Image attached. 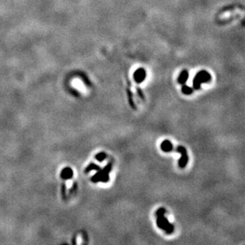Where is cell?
Listing matches in <instances>:
<instances>
[{
    "label": "cell",
    "mask_w": 245,
    "mask_h": 245,
    "mask_svg": "<svg viewBox=\"0 0 245 245\" xmlns=\"http://www.w3.org/2000/svg\"><path fill=\"white\" fill-rule=\"evenodd\" d=\"M176 152L181 154V157H180V159H179V167H180V168H184V167L186 166V164H187L189 160L188 154H187L186 149L183 146H179V147L177 148Z\"/></svg>",
    "instance_id": "cell-4"
},
{
    "label": "cell",
    "mask_w": 245,
    "mask_h": 245,
    "mask_svg": "<svg viewBox=\"0 0 245 245\" xmlns=\"http://www.w3.org/2000/svg\"><path fill=\"white\" fill-rule=\"evenodd\" d=\"M189 78V73L186 70H183L182 71L180 75H179V78H178V82L180 84H184L186 83L187 79Z\"/></svg>",
    "instance_id": "cell-7"
},
{
    "label": "cell",
    "mask_w": 245,
    "mask_h": 245,
    "mask_svg": "<svg viewBox=\"0 0 245 245\" xmlns=\"http://www.w3.org/2000/svg\"><path fill=\"white\" fill-rule=\"evenodd\" d=\"M128 92V97H129V103L130 106L133 109H136V106H135V104L133 103V100H132V92L130 91V90L128 89L127 90Z\"/></svg>",
    "instance_id": "cell-12"
},
{
    "label": "cell",
    "mask_w": 245,
    "mask_h": 245,
    "mask_svg": "<svg viewBox=\"0 0 245 245\" xmlns=\"http://www.w3.org/2000/svg\"><path fill=\"white\" fill-rule=\"evenodd\" d=\"M107 157V155L105 154V152H99L98 154H96L95 156V159L99 162H103L104 159H105V158Z\"/></svg>",
    "instance_id": "cell-11"
},
{
    "label": "cell",
    "mask_w": 245,
    "mask_h": 245,
    "mask_svg": "<svg viewBox=\"0 0 245 245\" xmlns=\"http://www.w3.org/2000/svg\"><path fill=\"white\" fill-rule=\"evenodd\" d=\"M133 78H134V80L136 81L137 84L142 83L143 81L145 79V78H146V71H145V69H137V70L134 72Z\"/></svg>",
    "instance_id": "cell-5"
},
{
    "label": "cell",
    "mask_w": 245,
    "mask_h": 245,
    "mask_svg": "<svg viewBox=\"0 0 245 245\" xmlns=\"http://www.w3.org/2000/svg\"><path fill=\"white\" fill-rule=\"evenodd\" d=\"M160 148H161V150L163 152H172V149H173V145L170 140H165L161 143Z\"/></svg>",
    "instance_id": "cell-6"
},
{
    "label": "cell",
    "mask_w": 245,
    "mask_h": 245,
    "mask_svg": "<svg viewBox=\"0 0 245 245\" xmlns=\"http://www.w3.org/2000/svg\"><path fill=\"white\" fill-rule=\"evenodd\" d=\"M182 91L184 95H190L193 93V89L190 87L186 86V85H183L182 87Z\"/></svg>",
    "instance_id": "cell-10"
},
{
    "label": "cell",
    "mask_w": 245,
    "mask_h": 245,
    "mask_svg": "<svg viewBox=\"0 0 245 245\" xmlns=\"http://www.w3.org/2000/svg\"><path fill=\"white\" fill-rule=\"evenodd\" d=\"M211 80L210 74L206 71H201L197 74L194 78L193 81V87L194 90H199L201 88V85L205 83H208Z\"/></svg>",
    "instance_id": "cell-3"
},
{
    "label": "cell",
    "mask_w": 245,
    "mask_h": 245,
    "mask_svg": "<svg viewBox=\"0 0 245 245\" xmlns=\"http://www.w3.org/2000/svg\"><path fill=\"white\" fill-rule=\"evenodd\" d=\"M112 167H113V164L112 162H110L104 168H101L99 171H97L95 175L91 178V181L93 182H107L110 179V172L112 170Z\"/></svg>",
    "instance_id": "cell-2"
},
{
    "label": "cell",
    "mask_w": 245,
    "mask_h": 245,
    "mask_svg": "<svg viewBox=\"0 0 245 245\" xmlns=\"http://www.w3.org/2000/svg\"><path fill=\"white\" fill-rule=\"evenodd\" d=\"M101 169V167L98 166V165H97L96 164H94V163H91V164H89V166L86 168V170H85V172H91V171H92V170H95V171H99V170Z\"/></svg>",
    "instance_id": "cell-9"
},
{
    "label": "cell",
    "mask_w": 245,
    "mask_h": 245,
    "mask_svg": "<svg viewBox=\"0 0 245 245\" xmlns=\"http://www.w3.org/2000/svg\"><path fill=\"white\" fill-rule=\"evenodd\" d=\"M137 92H138V95H139V96H140V98H141V99H142V100H144V99H145V95H143L142 91H140V89H139V88L137 89Z\"/></svg>",
    "instance_id": "cell-13"
},
{
    "label": "cell",
    "mask_w": 245,
    "mask_h": 245,
    "mask_svg": "<svg viewBox=\"0 0 245 245\" xmlns=\"http://www.w3.org/2000/svg\"><path fill=\"white\" fill-rule=\"evenodd\" d=\"M166 210L164 208H159L156 212V225L160 229H163L166 232L167 234H172L174 231V225L172 223H170L167 221V219L165 217Z\"/></svg>",
    "instance_id": "cell-1"
},
{
    "label": "cell",
    "mask_w": 245,
    "mask_h": 245,
    "mask_svg": "<svg viewBox=\"0 0 245 245\" xmlns=\"http://www.w3.org/2000/svg\"><path fill=\"white\" fill-rule=\"evenodd\" d=\"M73 174V172L71 170V168H66L64 170V172L62 173V176L64 179H71Z\"/></svg>",
    "instance_id": "cell-8"
}]
</instances>
